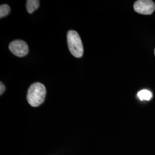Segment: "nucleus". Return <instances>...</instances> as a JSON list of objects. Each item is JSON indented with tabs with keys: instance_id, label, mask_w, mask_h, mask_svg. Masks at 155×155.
I'll list each match as a JSON object with an SVG mask.
<instances>
[{
	"instance_id": "f257e3e1",
	"label": "nucleus",
	"mask_w": 155,
	"mask_h": 155,
	"mask_svg": "<svg viewBox=\"0 0 155 155\" xmlns=\"http://www.w3.org/2000/svg\"><path fill=\"white\" fill-rule=\"evenodd\" d=\"M46 95V89L42 83L36 82L32 84L28 89L27 98L29 104L37 107L43 104Z\"/></svg>"
},
{
	"instance_id": "f03ea898",
	"label": "nucleus",
	"mask_w": 155,
	"mask_h": 155,
	"mask_svg": "<svg viewBox=\"0 0 155 155\" xmlns=\"http://www.w3.org/2000/svg\"><path fill=\"white\" fill-rule=\"evenodd\" d=\"M67 40L71 54L76 58H81L83 54V46L77 32L74 30L69 31L67 35Z\"/></svg>"
},
{
	"instance_id": "7ed1b4c3",
	"label": "nucleus",
	"mask_w": 155,
	"mask_h": 155,
	"mask_svg": "<svg viewBox=\"0 0 155 155\" xmlns=\"http://www.w3.org/2000/svg\"><path fill=\"white\" fill-rule=\"evenodd\" d=\"M133 8L140 14L149 15L155 11V4L150 0H139L134 2Z\"/></svg>"
},
{
	"instance_id": "20e7f679",
	"label": "nucleus",
	"mask_w": 155,
	"mask_h": 155,
	"mask_svg": "<svg viewBox=\"0 0 155 155\" xmlns=\"http://www.w3.org/2000/svg\"><path fill=\"white\" fill-rule=\"evenodd\" d=\"M9 48L12 53L18 57L25 56L29 52L28 45L21 40H14L11 43Z\"/></svg>"
},
{
	"instance_id": "39448f33",
	"label": "nucleus",
	"mask_w": 155,
	"mask_h": 155,
	"mask_svg": "<svg viewBox=\"0 0 155 155\" xmlns=\"http://www.w3.org/2000/svg\"><path fill=\"white\" fill-rule=\"evenodd\" d=\"M40 5V2L38 0H28L27 1L26 8L29 13H32L38 9Z\"/></svg>"
},
{
	"instance_id": "423d86ee",
	"label": "nucleus",
	"mask_w": 155,
	"mask_h": 155,
	"mask_svg": "<svg viewBox=\"0 0 155 155\" xmlns=\"http://www.w3.org/2000/svg\"><path fill=\"white\" fill-rule=\"evenodd\" d=\"M137 97H139V99L141 101H143V100L149 101L151 99L152 97V94L149 90L144 89L139 91L137 93Z\"/></svg>"
},
{
	"instance_id": "0eeeda50",
	"label": "nucleus",
	"mask_w": 155,
	"mask_h": 155,
	"mask_svg": "<svg viewBox=\"0 0 155 155\" xmlns=\"http://www.w3.org/2000/svg\"><path fill=\"white\" fill-rule=\"evenodd\" d=\"M11 11L10 6L7 4H2L0 6V17L2 18L5 17Z\"/></svg>"
},
{
	"instance_id": "6e6552de",
	"label": "nucleus",
	"mask_w": 155,
	"mask_h": 155,
	"mask_svg": "<svg viewBox=\"0 0 155 155\" xmlns=\"http://www.w3.org/2000/svg\"><path fill=\"white\" fill-rule=\"evenodd\" d=\"M5 90V85H4L3 83H2V82H1V83H0V94H1V95H2V93L4 92Z\"/></svg>"
},
{
	"instance_id": "1a4fd4ad",
	"label": "nucleus",
	"mask_w": 155,
	"mask_h": 155,
	"mask_svg": "<svg viewBox=\"0 0 155 155\" xmlns=\"http://www.w3.org/2000/svg\"></svg>"
}]
</instances>
